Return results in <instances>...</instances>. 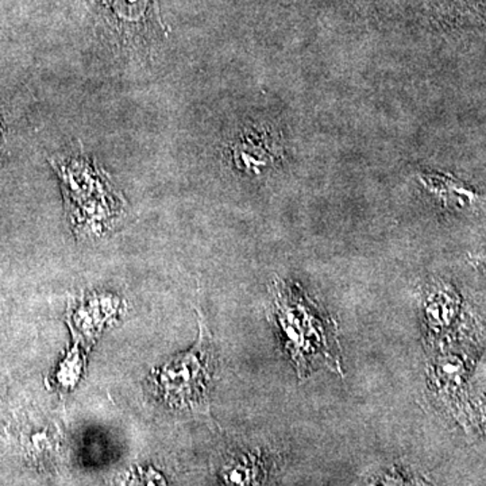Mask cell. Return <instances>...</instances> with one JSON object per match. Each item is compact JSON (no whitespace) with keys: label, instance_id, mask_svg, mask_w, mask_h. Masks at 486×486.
<instances>
[{"label":"cell","instance_id":"cell-3","mask_svg":"<svg viewBox=\"0 0 486 486\" xmlns=\"http://www.w3.org/2000/svg\"><path fill=\"white\" fill-rule=\"evenodd\" d=\"M454 298H450L447 292H436L430 296V300L426 301L425 312L426 319L431 328H436V333L441 328L447 327L452 322L453 314L455 309Z\"/></svg>","mask_w":486,"mask_h":486},{"label":"cell","instance_id":"cell-2","mask_svg":"<svg viewBox=\"0 0 486 486\" xmlns=\"http://www.w3.org/2000/svg\"><path fill=\"white\" fill-rule=\"evenodd\" d=\"M199 339L188 352L153 369L148 388L170 408L202 409L207 406L215 369L213 336L199 319Z\"/></svg>","mask_w":486,"mask_h":486},{"label":"cell","instance_id":"cell-1","mask_svg":"<svg viewBox=\"0 0 486 486\" xmlns=\"http://www.w3.org/2000/svg\"><path fill=\"white\" fill-rule=\"evenodd\" d=\"M268 317L300 379L317 366L344 376L338 325L298 284L274 279Z\"/></svg>","mask_w":486,"mask_h":486},{"label":"cell","instance_id":"cell-4","mask_svg":"<svg viewBox=\"0 0 486 486\" xmlns=\"http://www.w3.org/2000/svg\"><path fill=\"white\" fill-rule=\"evenodd\" d=\"M263 479V465L255 457L240 458L226 473L227 484H260Z\"/></svg>","mask_w":486,"mask_h":486}]
</instances>
